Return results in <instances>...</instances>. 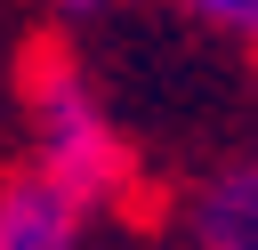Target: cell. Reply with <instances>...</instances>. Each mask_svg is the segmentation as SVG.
Returning a JSON list of instances; mask_svg holds the SVG:
<instances>
[{
	"instance_id": "3",
	"label": "cell",
	"mask_w": 258,
	"mask_h": 250,
	"mask_svg": "<svg viewBox=\"0 0 258 250\" xmlns=\"http://www.w3.org/2000/svg\"><path fill=\"white\" fill-rule=\"evenodd\" d=\"M89 234H97V210L64 177H48L40 161L0 177V250H73Z\"/></svg>"
},
{
	"instance_id": "5",
	"label": "cell",
	"mask_w": 258,
	"mask_h": 250,
	"mask_svg": "<svg viewBox=\"0 0 258 250\" xmlns=\"http://www.w3.org/2000/svg\"><path fill=\"white\" fill-rule=\"evenodd\" d=\"M48 8H56L64 24H97V16H113L121 0H48Z\"/></svg>"
},
{
	"instance_id": "2",
	"label": "cell",
	"mask_w": 258,
	"mask_h": 250,
	"mask_svg": "<svg viewBox=\"0 0 258 250\" xmlns=\"http://www.w3.org/2000/svg\"><path fill=\"white\" fill-rule=\"evenodd\" d=\"M169 234L194 250H258V129L202 153L169 185Z\"/></svg>"
},
{
	"instance_id": "4",
	"label": "cell",
	"mask_w": 258,
	"mask_h": 250,
	"mask_svg": "<svg viewBox=\"0 0 258 250\" xmlns=\"http://www.w3.org/2000/svg\"><path fill=\"white\" fill-rule=\"evenodd\" d=\"M185 32H202V40H218L226 56H242V65H258V0H161Z\"/></svg>"
},
{
	"instance_id": "1",
	"label": "cell",
	"mask_w": 258,
	"mask_h": 250,
	"mask_svg": "<svg viewBox=\"0 0 258 250\" xmlns=\"http://www.w3.org/2000/svg\"><path fill=\"white\" fill-rule=\"evenodd\" d=\"M24 161L64 177L97 218L129 210V194H137V145L121 129V105L64 48L24 65Z\"/></svg>"
}]
</instances>
